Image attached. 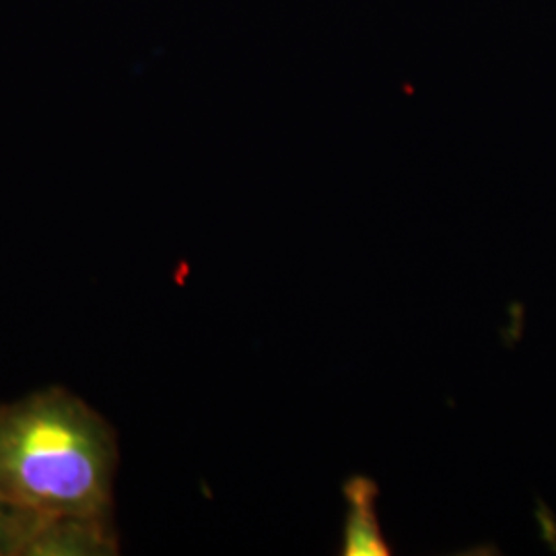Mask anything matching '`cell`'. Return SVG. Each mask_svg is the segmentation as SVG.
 Segmentation results:
<instances>
[{
  "mask_svg": "<svg viewBox=\"0 0 556 556\" xmlns=\"http://www.w3.org/2000/svg\"><path fill=\"white\" fill-rule=\"evenodd\" d=\"M116 433L83 397L48 388L0 406V501L48 519L110 521Z\"/></svg>",
  "mask_w": 556,
  "mask_h": 556,
  "instance_id": "obj_1",
  "label": "cell"
},
{
  "mask_svg": "<svg viewBox=\"0 0 556 556\" xmlns=\"http://www.w3.org/2000/svg\"><path fill=\"white\" fill-rule=\"evenodd\" d=\"M349 503L346 526H344V555L386 556L390 555L388 542L383 540L376 516L378 486L369 478H351L344 484Z\"/></svg>",
  "mask_w": 556,
  "mask_h": 556,
  "instance_id": "obj_2",
  "label": "cell"
},
{
  "mask_svg": "<svg viewBox=\"0 0 556 556\" xmlns=\"http://www.w3.org/2000/svg\"><path fill=\"white\" fill-rule=\"evenodd\" d=\"M31 516L0 501V556H25Z\"/></svg>",
  "mask_w": 556,
  "mask_h": 556,
  "instance_id": "obj_3",
  "label": "cell"
}]
</instances>
